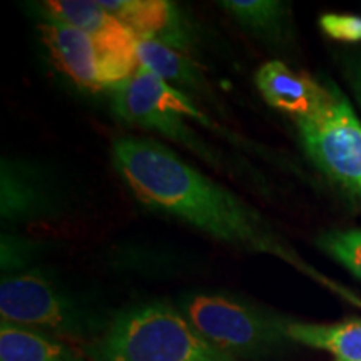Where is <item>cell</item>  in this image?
Wrapping results in <instances>:
<instances>
[{
    "label": "cell",
    "instance_id": "obj_11",
    "mask_svg": "<svg viewBox=\"0 0 361 361\" xmlns=\"http://www.w3.org/2000/svg\"><path fill=\"white\" fill-rule=\"evenodd\" d=\"M42 12L49 19L82 30L94 39L116 47L135 49L137 39L123 22L117 20L101 6V2L87 0H47L42 2Z\"/></svg>",
    "mask_w": 361,
    "mask_h": 361
},
{
    "label": "cell",
    "instance_id": "obj_5",
    "mask_svg": "<svg viewBox=\"0 0 361 361\" xmlns=\"http://www.w3.org/2000/svg\"><path fill=\"white\" fill-rule=\"evenodd\" d=\"M305 151L319 171L351 196L361 197V123L335 84H323L318 101L296 117Z\"/></svg>",
    "mask_w": 361,
    "mask_h": 361
},
{
    "label": "cell",
    "instance_id": "obj_15",
    "mask_svg": "<svg viewBox=\"0 0 361 361\" xmlns=\"http://www.w3.org/2000/svg\"><path fill=\"white\" fill-rule=\"evenodd\" d=\"M221 7L246 29L269 35L279 32L286 13L281 2L271 0H224Z\"/></svg>",
    "mask_w": 361,
    "mask_h": 361
},
{
    "label": "cell",
    "instance_id": "obj_16",
    "mask_svg": "<svg viewBox=\"0 0 361 361\" xmlns=\"http://www.w3.org/2000/svg\"><path fill=\"white\" fill-rule=\"evenodd\" d=\"M318 245L361 279V228L329 231L318 239Z\"/></svg>",
    "mask_w": 361,
    "mask_h": 361
},
{
    "label": "cell",
    "instance_id": "obj_4",
    "mask_svg": "<svg viewBox=\"0 0 361 361\" xmlns=\"http://www.w3.org/2000/svg\"><path fill=\"white\" fill-rule=\"evenodd\" d=\"M176 308L206 341L239 361L264 358L290 340L286 319L221 293H186Z\"/></svg>",
    "mask_w": 361,
    "mask_h": 361
},
{
    "label": "cell",
    "instance_id": "obj_6",
    "mask_svg": "<svg viewBox=\"0 0 361 361\" xmlns=\"http://www.w3.org/2000/svg\"><path fill=\"white\" fill-rule=\"evenodd\" d=\"M114 111L130 124L154 129L200 152L206 159H213L209 149L184 123L189 117L209 126V119L180 89H176L144 67H139L128 80L116 87Z\"/></svg>",
    "mask_w": 361,
    "mask_h": 361
},
{
    "label": "cell",
    "instance_id": "obj_9",
    "mask_svg": "<svg viewBox=\"0 0 361 361\" xmlns=\"http://www.w3.org/2000/svg\"><path fill=\"white\" fill-rule=\"evenodd\" d=\"M101 6L123 22L137 40H157L178 51L188 42L174 4L164 0H102Z\"/></svg>",
    "mask_w": 361,
    "mask_h": 361
},
{
    "label": "cell",
    "instance_id": "obj_18",
    "mask_svg": "<svg viewBox=\"0 0 361 361\" xmlns=\"http://www.w3.org/2000/svg\"><path fill=\"white\" fill-rule=\"evenodd\" d=\"M319 27L328 37L340 40V42H361V16L324 13L319 17Z\"/></svg>",
    "mask_w": 361,
    "mask_h": 361
},
{
    "label": "cell",
    "instance_id": "obj_10",
    "mask_svg": "<svg viewBox=\"0 0 361 361\" xmlns=\"http://www.w3.org/2000/svg\"><path fill=\"white\" fill-rule=\"evenodd\" d=\"M255 80L261 96L271 107L295 117L308 114L323 90V84L306 74H298L278 61L261 66Z\"/></svg>",
    "mask_w": 361,
    "mask_h": 361
},
{
    "label": "cell",
    "instance_id": "obj_14",
    "mask_svg": "<svg viewBox=\"0 0 361 361\" xmlns=\"http://www.w3.org/2000/svg\"><path fill=\"white\" fill-rule=\"evenodd\" d=\"M137 62L157 78L176 87H188L192 90L206 89L204 79L191 61L180 56L178 49L157 42V40H137Z\"/></svg>",
    "mask_w": 361,
    "mask_h": 361
},
{
    "label": "cell",
    "instance_id": "obj_3",
    "mask_svg": "<svg viewBox=\"0 0 361 361\" xmlns=\"http://www.w3.org/2000/svg\"><path fill=\"white\" fill-rule=\"evenodd\" d=\"M0 314L2 323L75 341H96L111 324L87 301L37 271L4 274Z\"/></svg>",
    "mask_w": 361,
    "mask_h": 361
},
{
    "label": "cell",
    "instance_id": "obj_1",
    "mask_svg": "<svg viewBox=\"0 0 361 361\" xmlns=\"http://www.w3.org/2000/svg\"><path fill=\"white\" fill-rule=\"evenodd\" d=\"M114 168L139 201L234 247L269 255L300 269L340 295L351 296L306 264L258 211L162 144L146 137L116 139Z\"/></svg>",
    "mask_w": 361,
    "mask_h": 361
},
{
    "label": "cell",
    "instance_id": "obj_8",
    "mask_svg": "<svg viewBox=\"0 0 361 361\" xmlns=\"http://www.w3.org/2000/svg\"><path fill=\"white\" fill-rule=\"evenodd\" d=\"M61 209V194L47 174L37 168L2 161V219L25 223L52 216Z\"/></svg>",
    "mask_w": 361,
    "mask_h": 361
},
{
    "label": "cell",
    "instance_id": "obj_13",
    "mask_svg": "<svg viewBox=\"0 0 361 361\" xmlns=\"http://www.w3.org/2000/svg\"><path fill=\"white\" fill-rule=\"evenodd\" d=\"M284 329L291 341L329 351L336 361H361V319L335 324L286 322Z\"/></svg>",
    "mask_w": 361,
    "mask_h": 361
},
{
    "label": "cell",
    "instance_id": "obj_2",
    "mask_svg": "<svg viewBox=\"0 0 361 361\" xmlns=\"http://www.w3.org/2000/svg\"><path fill=\"white\" fill-rule=\"evenodd\" d=\"M92 361H239L214 348L176 306L135 305L85 346Z\"/></svg>",
    "mask_w": 361,
    "mask_h": 361
},
{
    "label": "cell",
    "instance_id": "obj_7",
    "mask_svg": "<svg viewBox=\"0 0 361 361\" xmlns=\"http://www.w3.org/2000/svg\"><path fill=\"white\" fill-rule=\"evenodd\" d=\"M39 30L59 69L79 87L116 89L139 69L135 49L104 44L82 30L49 17H44Z\"/></svg>",
    "mask_w": 361,
    "mask_h": 361
},
{
    "label": "cell",
    "instance_id": "obj_12",
    "mask_svg": "<svg viewBox=\"0 0 361 361\" xmlns=\"http://www.w3.org/2000/svg\"><path fill=\"white\" fill-rule=\"evenodd\" d=\"M0 361H85V355L51 335L2 323Z\"/></svg>",
    "mask_w": 361,
    "mask_h": 361
},
{
    "label": "cell",
    "instance_id": "obj_19",
    "mask_svg": "<svg viewBox=\"0 0 361 361\" xmlns=\"http://www.w3.org/2000/svg\"><path fill=\"white\" fill-rule=\"evenodd\" d=\"M346 78L361 107V54L346 62Z\"/></svg>",
    "mask_w": 361,
    "mask_h": 361
},
{
    "label": "cell",
    "instance_id": "obj_17",
    "mask_svg": "<svg viewBox=\"0 0 361 361\" xmlns=\"http://www.w3.org/2000/svg\"><path fill=\"white\" fill-rule=\"evenodd\" d=\"M39 247L35 243L13 238L11 234L2 236V269L7 274H17L25 269L30 261H34Z\"/></svg>",
    "mask_w": 361,
    "mask_h": 361
}]
</instances>
